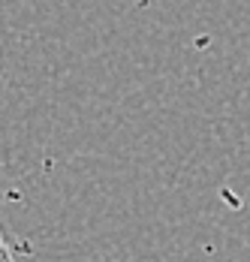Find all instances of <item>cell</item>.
<instances>
[{"label":"cell","instance_id":"obj_1","mask_svg":"<svg viewBox=\"0 0 250 262\" xmlns=\"http://www.w3.org/2000/svg\"><path fill=\"white\" fill-rule=\"evenodd\" d=\"M0 262H15L12 253H9V247H6V241H3V235H0Z\"/></svg>","mask_w":250,"mask_h":262}]
</instances>
